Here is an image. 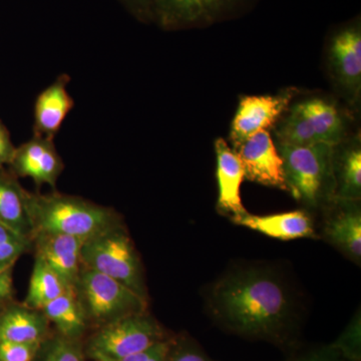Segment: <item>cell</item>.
<instances>
[{
    "label": "cell",
    "mask_w": 361,
    "mask_h": 361,
    "mask_svg": "<svg viewBox=\"0 0 361 361\" xmlns=\"http://www.w3.org/2000/svg\"><path fill=\"white\" fill-rule=\"evenodd\" d=\"M295 94V89H287L276 94L241 97L230 130L232 149L259 130L275 127L289 110Z\"/></svg>",
    "instance_id": "9c48e42d"
},
{
    "label": "cell",
    "mask_w": 361,
    "mask_h": 361,
    "mask_svg": "<svg viewBox=\"0 0 361 361\" xmlns=\"http://www.w3.org/2000/svg\"><path fill=\"white\" fill-rule=\"evenodd\" d=\"M8 167L16 178H30L39 188L44 185L56 188L65 165L54 140L33 135L16 148Z\"/></svg>",
    "instance_id": "8fae6325"
},
{
    "label": "cell",
    "mask_w": 361,
    "mask_h": 361,
    "mask_svg": "<svg viewBox=\"0 0 361 361\" xmlns=\"http://www.w3.org/2000/svg\"><path fill=\"white\" fill-rule=\"evenodd\" d=\"M35 361H85L82 341L66 337L49 336L42 343Z\"/></svg>",
    "instance_id": "cb8c5ba5"
},
{
    "label": "cell",
    "mask_w": 361,
    "mask_h": 361,
    "mask_svg": "<svg viewBox=\"0 0 361 361\" xmlns=\"http://www.w3.org/2000/svg\"><path fill=\"white\" fill-rule=\"evenodd\" d=\"M49 324L42 310L11 301L0 310V342H44L49 336Z\"/></svg>",
    "instance_id": "2e32d148"
},
{
    "label": "cell",
    "mask_w": 361,
    "mask_h": 361,
    "mask_svg": "<svg viewBox=\"0 0 361 361\" xmlns=\"http://www.w3.org/2000/svg\"><path fill=\"white\" fill-rule=\"evenodd\" d=\"M275 135L278 145L310 146L319 144L314 130L304 115L299 104L287 111V115L278 123Z\"/></svg>",
    "instance_id": "603a6c76"
},
{
    "label": "cell",
    "mask_w": 361,
    "mask_h": 361,
    "mask_svg": "<svg viewBox=\"0 0 361 361\" xmlns=\"http://www.w3.org/2000/svg\"><path fill=\"white\" fill-rule=\"evenodd\" d=\"M233 149L241 161L246 179L287 191L281 156L268 130H259Z\"/></svg>",
    "instance_id": "30bf717a"
},
{
    "label": "cell",
    "mask_w": 361,
    "mask_h": 361,
    "mask_svg": "<svg viewBox=\"0 0 361 361\" xmlns=\"http://www.w3.org/2000/svg\"><path fill=\"white\" fill-rule=\"evenodd\" d=\"M71 78L59 75L35 99L33 109V135L54 140L70 111L75 101L68 92Z\"/></svg>",
    "instance_id": "5bb4252c"
},
{
    "label": "cell",
    "mask_w": 361,
    "mask_h": 361,
    "mask_svg": "<svg viewBox=\"0 0 361 361\" xmlns=\"http://www.w3.org/2000/svg\"><path fill=\"white\" fill-rule=\"evenodd\" d=\"M16 147L11 141V134L0 120V169L8 166L13 159Z\"/></svg>",
    "instance_id": "4dcf8cb0"
},
{
    "label": "cell",
    "mask_w": 361,
    "mask_h": 361,
    "mask_svg": "<svg viewBox=\"0 0 361 361\" xmlns=\"http://www.w3.org/2000/svg\"><path fill=\"white\" fill-rule=\"evenodd\" d=\"M330 75L343 97L360 102L361 92V26L356 20L332 33L327 49Z\"/></svg>",
    "instance_id": "52a82bcc"
},
{
    "label": "cell",
    "mask_w": 361,
    "mask_h": 361,
    "mask_svg": "<svg viewBox=\"0 0 361 361\" xmlns=\"http://www.w3.org/2000/svg\"><path fill=\"white\" fill-rule=\"evenodd\" d=\"M13 268L0 270V305H4L13 300Z\"/></svg>",
    "instance_id": "1f68e13d"
},
{
    "label": "cell",
    "mask_w": 361,
    "mask_h": 361,
    "mask_svg": "<svg viewBox=\"0 0 361 361\" xmlns=\"http://www.w3.org/2000/svg\"><path fill=\"white\" fill-rule=\"evenodd\" d=\"M25 205L32 237L47 232L87 240L121 224L115 211L80 197L25 191Z\"/></svg>",
    "instance_id": "7a4b0ae2"
},
{
    "label": "cell",
    "mask_w": 361,
    "mask_h": 361,
    "mask_svg": "<svg viewBox=\"0 0 361 361\" xmlns=\"http://www.w3.org/2000/svg\"><path fill=\"white\" fill-rule=\"evenodd\" d=\"M2 306L4 305H0V310H1Z\"/></svg>",
    "instance_id": "836d02e7"
},
{
    "label": "cell",
    "mask_w": 361,
    "mask_h": 361,
    "mask_svg": "<svg viewBox=\"0 0 361 361\" xmlns=\"http://www.w3.org/2000/svg\"><path fill=\"white\" fill-rule=\"evenodd\" d=\"M334 212L324 224L325 238L353 262L361 259V210L360 202L334 199Z\"/></svg>",
    "instance_id": "9a60e30c"
},
{
    "label": "cell",
    "mask_w": 361,
    "mask_h": 361,
    "mask_svg": "<svg viewBox=\"0 0 361 361\" xmlns=\"http://www.w3.org/2000/svg\"><path fill=\"white\" fill-rule=\"evenodd\" d=\"M232 222L282 241L312 238L315 236L313 221L308 213L302 210L265 216L247 213L232 220Z\"/></svg>",
    "instance_id": "e0dca14e"
},
{
    "label": "cell",
    "mask_w": 361,
    "mask_h": 361,
    "mask_svg": "<svg viewBox=\"0 0 361 361\" xmlns=\"http://www.w3.org/2000/svg\"><path fill=\"white\" fill-rule=\"evenodd\" d=\"M285 361H353L345 357L338 349L331 343L318 346L304 351L302 353L291 356Z\"/></svg>",
    "instance_id": "f1b7e54d"
},
{
    "label": "cell",
    "mask_w": 361,
    "mask_h": 361,
    "mask_svg": "<svg viewBox=\"0 0 361 361\" xmlns=\"http://www.w3.org/2000/svg\"><path fill=\"white\" fill-rule=\"evenodd\" d=\"M75 292L90 326L99 327L127 316L147 312L148 301L103 273L82 266Z\"/></svg>",
    "instance_id": "5b68a950"
},
{
    "label": "cell",
    "mask_w": 361,
    "mask_h": 361,
    "mask_svg": "<svg viewBox=\"0 0 361 361\" xmlns=\"http://www.w3.org/2000/svg\"><path fill=\"white\" fill-rule=\"evenodd\" d=\"M247 0H153L151 18L165 30L205 26L222 20Z\"/></svg>",
    "instance_id": "ba28073f"
},
{
    "label": "cell",
    "mask_w": 361,
    "mask_h": 361,
    "mask_svg": "<svg viewBox=\"0 0 361 361\" xmlns=\"http://www.w3.org/2000/svg\"><path fill=\"white\" fill-rule=\"evenodd\" d=\"M318 142L337 147L345 135L343 118L336 104L322 97H313L299 103Z\"/></svg>",
    "instance_id": "44dd1931"
},
{
    "label": "cell",
    "mask_w": 361,
    "mask_h": 361,
    "mask_svg": "<svg viewBox=\"0 0 361 361\" xmlns=\"http://www.w3.org/2000/svg\"><path fill=\"white\" fill-rule=\"evenodd\" d=\"M165 361H213L196 341L189 337L173 338Z\"/></svg>",
    "instance_id": "484cf974"
},
{
    "label": "cell",
    "mask_w": 361,
    "mask_h": 361,
    "mask_svg": "<svg viewBox=\"0 0 361 361\" xmlns=\"http://www.w3.org/2000/svg\"><path fill=\"white\" fill-rule=\"evenodd\" d=\"M42 311L49 322L56 327V334L66 338L82 341L90 327L75 289H68Z\"/></svg>",
    "instance_id": "ac0fdd59"
},
{
    "label": "cell",
    "mask_w": 361,
    "mask_h": 361,
    "mask_svg": "<svg viewBox=\"0 0 361 361\" xmlns=\"http://www.w3.org/2000/svg\"><path fill=\"white\" fill-rule=\"evenodd\" d=\"M216 178L218 183L217 208L231 220L248 213L242 204L241 185L245 173L238 156L222 137L216 140Z\"/></svg>",
    "instance_id": "4fadbf2b"
},
{
    "label": "cell",
    "mask_w": 361,
    "mask_h": 361,
    "mask_svg": "<svg viewBox=\"0 0 361 361\" xmlns=\"http://www.w3.org/2000/svg\"><path fill=\"white\" fill-rule=\"evenodd\" d=\"M332 345L353 361L361 360V322L360 314H356L353 318L343 332L336 341L332 342Z\"/></svg>",
    "instance_id": "d4e9b609"
},
{
    "label": "cell",
    "mask_w": 361,
    "mask_h": 361,
    "mask_svg": "<svg viewBox=\"0 0 361 361\" xmlns=\"http://www.w3.org/2000/svg\"><path fill=\"white\" fill-rule=\"evenodd\" d=\"M336 195L341 201L360 202L361 198V146L360 137H355L337 152L334 157Z\"/></svg>",
    "instance_id": "d6986e66"
},
{
    "label": "cell",
    "mask_w": 361,
    "mask_h": 361,
    "mask_svg": "<svg viewBox=\"0 0 361 361\" xmlns=\"http://www.w3.org/2000/svg\"><path fill=\"white\" fill-rule=\"evenodd\" d=\"M71 288L73 287L66 284L65 280L42 259L35 256L32 277L23 304L32 310H42L47 304Z\"/></svg>",
    "instance_id": "7402d4cb"
},
{
    "label": "cell",
    "mask_w": 361,
    "mask_h": 361,
    "mask_svg": "<svg viewBox=\"0 0 361 361\" xmlns=\"http://www.w3.org/2000/svg\"><path fill=\"white\" fill-rule=\"evenodd\" d=\"M42 342H0V361H35Z\"/></svg>",
    "instance_id": "4316f807"
},
{
    "label": "cell",
    "mask_w": 361,
    "mask_h": 361,
    "mask_svg": "<svg viewBox=\"0 0 361 361\" xmlns=\"http://www.w3.org/2000/svg\"><path fill=\"white\" fill-rule=\"evenodd\" d=\"M30 249H32V241L28 239L0 243V270L13 268L16 261Z\"/></svg>",
    "instance_id": "83f0119b"
},
{
    "label": "cell",
    "mask_w": 361,
    "mask_h": 361,
    "mask_svg": "<svg viewBox=\"0 0 361 361\" xmlns=\"http://www.w3.org/2000/svg\"><path fill=\"white\" fill-rule=\"evenodd\" d=\"M170 338L147 312L127 316L97 329L85 341V357L94 361H120Z\"/></svg>",
    "instance_id": "8992f818"
},
{
    "label": "cell",
    "mask_w": 361,
    "mask_h": 361,
    "mask_svg": "<svg viewBox=\"0 0 361 361\" xmlns=\"http://www.w3.org/2000/svg\"><path fill=\"white\" fill-rule=\"evenodd\" d=\"M213 315L230 332L284 346L293 339L295 319L285 284L269 271L230 273L214 285Z\"/></svg>",
    "instance_id": "6da1fadb"
},
{
    "label": "cell",
    "mask_w": 361,
    "mask_h": 361,
    "mask_svg": "<svg viewBox=\"0 0 361 361\" xmlns=\"http://www.w3.org/2000/svg\"><path fill=\"white\" fill-rule=\"evenodd\" d=\"M277 149L283 163L287 191L296 201L316 208L334 200L336 147L319 142L310 146L277 145Z\"/></svg>",
    "instance_id": "3957f363"
},
{
    "label": "cell",
    "mask_w": 361,
    "mask_h": 361,
    "mask_svg": "<svg viewBox=\"0 0 361 361\" xmlns=\"http://www.w3.org/2000/svg\"><path fill=\"white\" fill-rule=\"evenodd\" d=\"M82 260L85 267L103 273L147 298L141 261L122 223L85 240Z\"/></svg>",
    "instance_id": "277c9868"
},
{
    "label": "cell",
    "mask_w": 361,
    "mask_h": 361,
    "mask_svg": "<svg viewBox=\"0 0 361 361\" xmlns=\"http://www.w3.org/2000/svg\"><path fill=\"white\" fill-rule=\"evenodd\" d=\"M25 191L9 170L0 169V222L32 240L25 205Z\"/></svg>",
    "instance_id": "ffe728a7"
},
{
    "label": "cell",
    "mask_w": 361,
    "mask_h": 361,
    "mask_svg": "<svg viewBox=\"0 0 361 361\" xmlns=\"http://www.w3.org/2000/svg\"><path fill=\"white\" fill-rule=\"evenodd\" d=\"M173 338L159 342L142 353H135L120 361H165Z\"/></svg>",
    "instance_id": "f546056e"
},
{
    "label": "cell",
    "mask_w": 361,
    "mask_h": 361,
    "mask_svg": "<svg viewBox=\"0 0 361 361\" xmlns=\"http://www.w3.org/2000/svg\"><path fill=\"white\" fill-rule=\"evenodd\" d=\"M35 256L75 288L82 269V249L85 240L58 233L39 232L32 237Z\"/></svg>",
    "instance_id": "7c38bea8"
},
{
    "label": "cell",
    "mask_w": 361,
    "mask_h": 361,
    "mask_svg": "<svg viewBox=\"0 0 361 361\" xmlns=\"http://www.w3.org/2000/svg\"><path fill=\"white\" fill-rule=\"evenodd\" d=\"M133 13L141 18H151V6L153 0H123Z\"/></svg>",
    "instance_id": "d6a6232c"
}]
</instances>
